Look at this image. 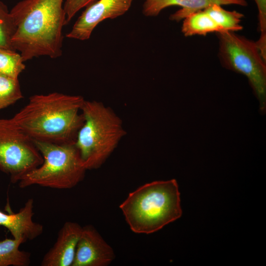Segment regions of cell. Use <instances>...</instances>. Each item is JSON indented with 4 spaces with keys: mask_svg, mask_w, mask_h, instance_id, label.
Listing matches in <instances>:
<instances>
[{
    "mask_svg": "<svg viewBox=\"0 0 266 266\" xmlns=\"http://www.w3.org/2000/svg\"><path fill=\"white\" fill-rule=\"evenodd\" d=\"M15 26L7 6L0 1V48L15 51L12 45V38Z\"/></svg>",
    "mask_w": 266,
    "mask_h": 266,
    "instance_id": "ac0fdd59",
    "label": "cell"
},
{
    "mask_svg": "<svg viewBox=\"0 0 266 266\" xmlns=\"http://www.w3.org/2000/svg\"><path fill=\"white\" fill-rule=\"evenodd\" d=\"M34 142L43 162L20 179L18 182L20 188L38 185L70 189L83 180L87 169L74 143L59 144Z\"/></svg>",
    "mask_w": 266,
    "mask_h": 266,
    "instance_id": "5b68a950",
    "label": "cell"
},
{
    "mask_svg": "<svg viewBox=\"0 0 266 266\" xmlns=\"http://www.w3.org/2000/svg\"><path fill=\"white\" fill-rule=\"evenodd\" d=\"M218 57L225 68L244 75L259 103V110H266V61L256 42L235 32L217 33Z\"/></svg>",
    "mask_w": 266,
    "mask_h": 266,
    "instance_id": "8992f818",
    "label": "cell"
},
{
    "mask_svg": "<svg viewBox=\"0 0 266 266\" xmlns=\"http://www.w3.org/2000/svg\"><path fill=\"white\" fill-rule=\"evenodd\" d=\"M43 158L34 142L12 118H0V170L18 183L40 166Z\"/></svg>",
    "mask_w": 266,
    "mask_h": 266,
    "instance_id": "52a82bcc",
    "label": "cell"
},
{
    "mask_svg": "<svg viewBox=\"0 0 266 266\" xmlns=\"http://www.w3.org/2000/svg\"><path fill=\"white\" fill-rule=\"evenodd\" d=\"M115 257L111 247L91 225L82 227L71 266H106Z\"/></svg>",
    "mask_w": 266,
    "mask_h": 266,
    "instance_id": "9c48e42d",
    "label": "cell"
},
{
    "mask_svg": "<svg viewBox=\"0 0 266 266\" xmlns=\"http://www.w3.org/2000/svg\"><path fill=\"white\" fill-rule=\"evenodd\" d=\"M82 227L67 221L59 230L56 242L44 255L41 266H71Z\"/></svg>",
    "mask_w": 266,
    "mask_h": 266,
    "instance_id": "30bf717a",
    "label": "cell"
},
{
    "mask_svg": "<svg viewBox=\"0 0 266 266\" xmlns=\"http://www.w3.org/2000/svg\"><path fill=\"white\" fill-rule=\"evenodd\" d=\"M133 0H98L86 7L66 37L80 40L90 38L97 26L107 19L125 14Z\"/></svg>",
    "mask_w": 266,
    "mask_h": 266,
    "instance_id": "ba28073f",
    "label": "cell"
},
{
    "mask_svg": "<svg viewBox=\"0 0 266 266\" xmlns=\"http://www.w3.org/2000/svg\"><path fill=\"white\" fill-rule=\"evenodd\" d=\"M33 199H28L17 213L7 214L0 210V226L7 229L13 238L33 240L43 233V225L33 220Z\"/></svg>",
    "mask_w": 266,
    "mask_h": 266,
    "instance_id": "7c38bea8",
    "label": "cell"
},
{
    "mask_svg": "<svg viewBox=\"0 0 266 266\" xmlns=\"http://www.w3.org/2000/svg\"><path fill=\"white\" fill-rule=\"evenodd\" d=\"M81 111L84 122L74 144L86 169H98L127 132L120 117L100 101L84 100Z\"/></svg>",
    "mask_w": 266,
    "mask_h": 266,
    "instance_id": "277c9868",
    "label": "cell"
},
{
    "mask_svg": "<svg viewBox=\"0 0 266 266\" xmlns=\"http://www.w3.org/2000/svg\"><path fill=\"white\" fill-rule=\"evenodd\" d=\"M84 100L59 92L34 95L11 118L33 141L72 143L84 122L81 108Z\"/></svg>",
    "mask_w": 266,
    "mask_h": 266,
    "instance_id": "7a4b0ae2",
    "label": "cell"
},
{
    "mask_svg": "<svg viewBox=\"0 0 266 266\" xmlns=\"http://www.w3.org/2000/svg\"><path fill=\"white\" fill-rule=\"evenodd\" d=\"M96 0H66L64 3V9L66 13V25L81 9L86 7Z\"/></svg>",
    "mask_w": 266,
    "mask_h": 266,
    "instance_id": "d6986e66",
    "label": "cell"
},
{
    "mask_svg": "<svg viewBox=\"0 0 266 266\" xmlns=\"http://www.w3.org/2000/svg\"><path fill=\"white\" fill-rule=\"evenodd\" d=\"M142 13L146 16H156L164 9L171 6H179L181 9L172 14L169 19L179 22L188 15L217 4L246 6V0H143Z\"/></svg>",
    "mask_w": 266,
    "mask_h": 266,
    "instance_id": "8fae6325",
    "label": "cell"
},
{
    "mask_svg": "<svg viewBox=\"0 0 266 266\" xmlns=\"http://www.w3.org/2000/svg\"><path fill=\"white\" fill-rule=\"evenodd\" d=\"M120 208L134 233L157 232L182 215L177 181L173 179L144 184L130 193Z\"/></svg>",
    "mask_w": 266,
    "mask_h": 266,
    "instance_id": "3957f363",
    "label": "cell"
},
{
    "mask_svg": "<svg viewBox=\"0 0 266 266\" xmlns=\"http://www.w3.org/2000/svg\"><path fill=\"white\" fill-rule=\"evenodd\" d=\"M181 32L185 36L206 35L211 33L223 32L221 27L204 10L192 13L183 19Z\"/></svg>",
    "mask_w": 266,
    "mask_h": 266,
    "instance_id": "4fadbf2b",
    "label": "cell"
},
{
    "mask_svg": "<svg viewBox=\"0 0 266 266\" xmlns=\"http://www.w3.org/2000/svg\"><path fill=\"white\" fill-rule=\"evenodd\" d=\"M23 239L5 238L0 241V266H28L31 262L29 252L21 250Z\"/></svg>",
    "mask_w": 266,
    "mask_h": 266,
    "instance_id": "5bb4252c",
    "label": "cell"
},
{
    "mask_svg": "<svg viewBox=\"0 0 266 266\" xmlns=\"http://www.w3.org/2000/svg\"><path fill=\"white\" fill-rule=\"evenodd\" d=\"M221 27L223 31L237 32L242 30L240 25L244 15L234 11L224 9L221 5L212 4L203 9Z\"/></svg>",
    "mask_w": 266,
    "mask_h": 266,
    "instance_id": "9a60e30c",
    "label": "cell"
},
{
    "mask_svg": "<svg viewBox=\"0 0 266 266\" xmlns=\"http://www.w3.org/2000/svg\"><path fill=\"white\" fill-rule=\"evenodd\" d=\"M16 51L0 48V74L18 78L26 66Z\"/></svg>",
    "mask_w": 266,
    "mask_h": 266,
    "instance_id": "e0dca14e",
    "label": "cell"
},
{
    "mask_svg": "<svg viewBox=\"0 0 266 266\" xmlns=\"http://www.w3.org/2000/svg\"><path fill=\"white\" fill-rule=\"evenodd\" d=\"M258 10L259 30L260 36L266 37V0H253Z\"/></svg>",
    "mask_w": 266,
    "mask_h": 266,
    "instance_id": "ffe728a7",
    "label": "cell"
},
{
    "mask_svg": "<svg viewBox=\"0 0 266 266\" xmlns=\"http://www.w3.org/2000/svg\"><path fill=\"white\" fill-rule=\"evenodd\" d=\"M23 98L18 78L0 74V110Z\"/></svg>",
    "mask_w": 266,
    "mask_h": 266,
    "instance_id": "2e32d148",
    "label": "cell"
},
{
    "mask_svg": "<svg viewBox=\"0 0 266 266\" xmlns=\"http://www.w3.org/2000/svg\"><path fill=\"white\" fill-rule=\"evenodd\" d=\"M64 0H22L11 9L15 26L12 45L24 62L46 56L62 54L66 24Z\"/></svg>",
    "mask_w": 266,
    "mask_h": 266,
    "instance_id": "6da1fadb",
    "label": "cell"
}]
</instances>
